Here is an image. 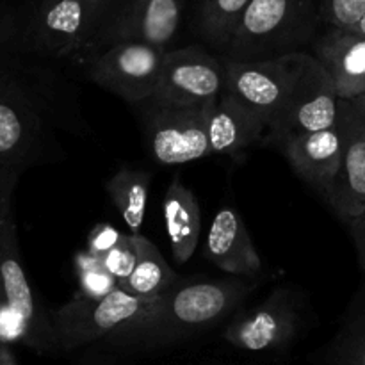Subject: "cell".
<instances>
[{
    "label": "cell",
    "mask_w": 365,
    "mask_h": 365,
    "mask_svg": "<svg viewBox=\"0 0 365 365\" xmlns=\"http://www.w3.org/2000/svg\"><path fill=\"white\" fill-rule=\"evenodd\" d=\"M145 103L148 106L143 114V127L157 163L180 166L212 155L207 134V103L195 107Z\"/></svg>",
    "instance_id": "8fae6325"
},
{
    "label": "cell",
    "mask_w": 365,
    "mask_h": 365,
    "mask_svg": "<svg viewBox=\"0 0 365 365\" xmlns=\"http://www.w3.org/2000/svg\"><path fill=\"white\" fill-rule=\"evenodd\" d=\"M135 248H138V262L130 277L118 287L128 294L141 299H155L166 294L180 282V277L175 273L148 237L134 234Z\"/></svg>",
    "instance_id": "ffe728a7"
},
{
    "label": "cell",
    "mask_w": 365,
    "mask_h": 365,
    "mask_svg": "<svg viewBox=\"0 0 365 365\" xmlns=\"http://www.w3.org/2000/svg\"><path fill=\"white\" fill-rule=\"evenodd\" d=\"M319 13L328 27L353 31L365 13V0H319Z\"/></svg>",
    "instance_id": "d4e9b609"
},
{
    "label": "cell",
    "mask_w": 365,
    "mask_h": 365,
    "mask_svg": "<svg viewBox=\"0 0 365 365\" xmlns=\"http://www.w3.org/2000/svg\"><path fill=\"white\" fill-rule=\"evenodd\" d=\"M9 45L0 46V166L24 171L61 155L53 138L59 103L56 88L39 84Z\"/></svg>",
    "instance_id": "7a4b0ae2"
},
{
    "label": "cell",
    "mask_w": 365,
    "mask_h": 365,
    "mask_svg": "<svg viewBox=\"0 0 365 365\" xmlns=\"http://www.w3.org/2000/svg\"><path fill=\"white\" fill-rule=\"evenodd\" d=\"M184 7V0H114L91 48L145 43L166 50L180 29Z\"/></svg>",
    "instance_id": "7c38bea8"
},
{
    "label": "cell",
    "mask_w": 365,
    "mask_h": 365,
    "mask_svg": "<svg viewBox=\"0 0 365 365\" xmlns=\"http://www.w3.org/2000/svg\"><path fill=\"white\" fill-rule=\"evenodd\" d=\"M341 98L330 75L309 52L302 81L280 123L269 132L266 141L274 143L287 134H307L337 125Z\"/></svg>",
    "instance_id": "4fadbf2b"
},
{
    "label": "cell",
    "mask_w": 365,
    "mask_h": 365,
    "mask_svg": "<svg viewBox=\"0 0 365 365\" xmlns=\"http://www.w3.org/2000/svg\"><path fill=\"white\" fill-rule=\"evenodd\" d=\"M227 88L225 63L202 46L168 50L152 98L157 106L195 107L220 98Z\"/></svg>",
    "instance_id": "9c48e42d"
},
{
    "label": "cell",
    "mask_w": 365,
    "mask_h": 365,
    "mask_svg": "<svg viewBox=\"0 0 365 365\" xmlns=\"http://www.w3.org/2000/svg\"><path fill=\"white\" fill-rule=\"evenodd\" d=\"M81 2L84 4V6L88 7L91 13H95L96 16L102 20V25H103V21H106L107 14H109L110 7H113L114 0H81Z\"/></svg>",
    "instance_id": "f546056e"
},
{
    "label": "cell",
    "mask_w": 365,
    "mask_h": 365,
    "mask_svg": "<svg viewBox=\"0 0 365 365\" xmlns=\"http://www.w3.org/2000/svg\"><path fill=\"white\" fill-rule=\"evenodd\" d=\"M168 50L145 43H116L86 59L89 81L128 103H145L159 82Z\"/></svg>",
    "instance_id": "ba28073f"
},
{
    "label": "cell",
    "mask_w": 365,
    "mask_h": 365,
    "mask_svg": "<svg viewBox=\"0 0 365 365\" xmlns=\"http://www.w3.org/2000/svg\"><path fill=\"white\" fill-rule=\"evenodd\" d=\"M348 102H349V106H351V109L355 110L356 116H359V120L365 125V93L364 95L356 96V98L348 100Z\"/></svg>",
    "instance_id": "1f68e13d"
},
{
    "label": "cell",
    "mask_w": 365,
    "mask_h": 365,
    "mask_svg": "<svg viewBox=\"0 0 365 365\" xmlns=\"http://www.w3.org/2000/svg\"><path fill=\"white\" fill-rule=\"evenodd\" d=\"M274 143L280 146L294 173L317 195L328 200L344 153V134L339 120L331 128L307 134H287Z\"/></svg>",
    "instance_id": "5bb4252c"
},
{
    "label": "cell",
    "mask_w": 365,
    "mask_h": 365,
    "mask_svg": "<svg viewBox=\"0 0 365 365\" xmlns=\"http://www.w3.org/2000/svg\"><path fill=\"white\" fill-rule=\"evenodd\" d=\"M118 230H114L110 225H96L88 237V252L96 259H102L114 245L121 239Z\"/></svg>",
    "instance_id": "83f0119b"
},
{
    "label": "cell",
    "mask_w": 365,
    "mask_h": 365,
    "mask_svg": "<svg viewBox=\"0 0 365 365\" xmlns=\"http://www.w3.org/2000/svg\"><path fill=\"white\" fill-rule=\"evenodd\" d=\"M353 31L360 32V34H364V36H365V13H364L362 20H360V21H359V25H356V27H355V29H353Z\"/></svg>",
    "instance_id": "836d02e7"
},
{
    "label": "cell",
    "mask_w": 365,
    "mask_h": 365,
    "mask_svg": "<svg viewBox=\"0 0 365 365\" xmlns=\"http://www.w3.org/2000/svg\"><path fill=\"white\" fill-rule=\"evenodd\" d=\"M205 259L230 277L259 278L264 266L250 237L241 214L232 207H221L209 228Z\"/></svg>",
    "instance_id": "2e32d148"
},
{
    "label": "cell",
    "mask_w": 365,
    "mask_h": 365,
    "mask_svg": "<svg viewBox=\"0 0 365 365\" xmlns=\"http://www.w3.org/2000/svg\"><path fill=\"white\" fill-rule=\"evenodd\" d=\"M323 24L319 0H252L223 50L237 63L305 52Z\"/></svg>",
    "instance_id": "3957f363"
},
{
    "label": "cell",
    "mask_w": 365,
    "mask_h": 365,
    "mask_svg": "<svg viewBox=\"0 0 365 365\" xmlns=\"http://www.w3.org/2000/svg\"><path fill=\"white\" fill-rule=\"evenodd\" d=\"M0 365H18L9 346L0 344Z\"/></svg>",
    "instance_id": "d6a6232c"
},
{
    "label": "cell",
    "mask_w": 365,
    "mask_h": 365,
    "mask_svg": "<svg viewBox=\"0 0 365 365\" xmlns=\"http://www.w3.org/2000/svg\"><path fill=\"white\" fill-rule=\"evenodd\" d=\"M250 2L252 0H200L195 16L200 38L223 52Z\"/></svg>",
    "instance_id": "603a6c76"
},
{
    "label": "cell",
    "mask_w": 365,
    "mask_h": 365,
    "mask_svg": "<svg viewBox=\"0 0 365 365\" xmlns=\"http://www.w3.org/2000/svg\"><path fill=\"white\" fill-rule=\"evenodd\" d=\"M307 57L309 52L253 63L225 59L227 89L255 110L267 125V130L273 132L302 81Z\"/></svg>",
    "instance_id": "277c9868"
},
{
    "label": "cell",
    "mask_w": 365,
    "mask_h": 365,
    "mask_svg": "<svg viewBox=\"0 0 365 365\" xmlns=\"http://www.w3.org/2000/svg\"><path fill=\"white\" fill-rule=\"evenodd\" d=\"M0 285L4 303L20 324L21 344L38 353L61 351L52 314L46 312L25 273L14 220L0 230Z\"/></svg>",
    "instance_id": "52a82bcc"
},
{
    "label": "cell",
    "mask_w": 365,
    "mask_h": 365,
    "mask_svg": "<svg viewBox=\"0 0 365 365\" xmlns=\"http://www.w3.org/2000/svg\"><path fill=\"white\" fill-rule=\"evenodd\" d=\"M4 302V294H2V285H0V303Z\"/></svg>",
    "instance_id": "e575fe53"
},
{
    "label": "cell",
    "mask_w": 365,
    "mask_h": 365,
    "mask_svg": "<svg viewBox=\"0 0 365 365\" xmlns=\"http://www.w3.org/2000/svg\"><path fill=\"white\" fill-rule=\"evenodd\" d=\"M157 299V298H155ZM153 299H141L116 289L106 298H73L52 314L61 351H75L82 346L107 339L121 327L141 316Z\"/></svg>",
    "instance_id": "8992f818"
},
{
    "label": "cell",
    "mask_w": 365,
    "mask_h": 365,
    "mask_svg": "<svg viewBox=\"0 0 365 365\" xmlns=\"http://www.w3.org/2000/svg\"><path fill=\"white\" fill-rule=\"evenodd\" d=\"M20 175V170L0 166V230H2L9 221L14 220L13 192L14 187H16Z\"/></svg>",
    "instance_id": "4316f807"
},
{
    "label": "cell",
    "mask_w": 365,
    "mask_h": 365,
    "mask_svg": "<svg viewBox=\"0 0 365 365\" xmlns=\"http://www.w3.org/2000/svg\"><path fill=\"white\" fill-rule=\"evenodd\" d=\"M16 34H18V29L13 20H9V18L0 20V46L13 43L14 38H16Z\"/></svg>",
    "instance_id": "4dcf8cb0"
},
{
    "label": "cell",
    "mask_w": 365,
    "mask_h": 365,
    "mask_svg": "<svg viewBox=\"0 0 365 365\" xmlns=\"http://www.w3.org/2000/svg\"><path fill=\"white\" fill-rule=\"evenodd\" d=\"M163 214L171 255L177 264H185L198 248L202 216L196 196L178 178L171 182L164 195Z\"/></svg>",
    "instance_id": "d6986e66"
},
{
    "label": "cell",
    "mask_w": 365,
    "mask_h": 365,
    "mask_svg": "<svg viewBox=\"0 0 365 365\" xmlns=\"http://www.w3.org/2000/svg\"><path fill=\"white\" fill-rule=\"evenodd\" d=\"M339 123L344 134V153L327 203L349 223L365 210V125L348 100H341Z\"/></svg>",
    "instance_id": "9a60e30c"
},
{
    "label": "cell",
    "mask_w": 365,
    "mask_h": 365,
    "mask_svg": "<svg viewBox=\"0 0 365 365\" xmlns=\"http://www.w3.org/2000/svg\"><path fill=\"white\" fill-rule=\"evenodd\" d=\"M266 130L262 118L227 88L220 98L207 103V134L214 155H235L255 146Z\"/></svg>",
    "instance_id": "ac0fdd59"
},
{
    "label": "cell",
    "mask_w": 365,
    "mask_h": 365,
    "mask_svg": "<svg viewBox=\"0 0 365 365\" xmlns=\"http://www.w3.org/2000/svg\"><path fill=\"white\" fill-rule=\"evenodd\" d=\"M314 365H365V291L355 296L334 337L312 355Z\"/></svg>",
    "instance_id": "44dd1931"
},
{
    "label": "cell",
    "mask_w": 365,
    "mask_h": 365,
    "mask_svg": "<svg viewBox=\"0 0 365 365\" xmlns=\"http://www.w3.org/2000/svg\"><path fill=\"white\" fill-rule=\"evenodd\" d=\"M260 285L259 278L184 280L150 303L148 309L106 339L132 351H152L196 337L230 316Z\"/></svg>",
    "instance_id": "6da1fadb"
},
{
    "label": "cell",
    "mask_w": 365,
    "mask_h": 365,
    "mask_svg": "<svg viewBox=\"0 0 365 365\" xmlns=\"http://www.w3.org/2000/svg\"><path fill=\"white\" fill-rule=\"evenodd\" d=\"M75 269L78 278L77 294L86 298H106L107 294L120 289L113 274L103 267L102 260L93 257L88 250L75 257Z\"/></svg>",
    "instance_id": "cb8c5ba5"
},
{
    "label": "cell",
    "mask_w": 365,
    "mask_h": 365,
    "mask_svg": "<svg viewBox=\"0 0 365 365\" xmlns=\"http://www.w3.org/2000/svg\"><path fill=\"white\" fill-rule=\"evenodd\" d=\"M302 328V298L291 287L273 289L255 309L239 314L227 324L223 339L228 346L246 353L284 349Z\"/></svg>",
    "instance_id": "30bf717a"
},
{
    "label": "cell",
    "mask_w": 365,
    "mask_h": 365,
    "mask_svg": "<svg viewBox=\"0 0 365 365\" xmlns=\"http://www.w3.org/2000/svg\"><path fill=\"white\" fill-rule=\"evenodd\" d=\"M150 182H152V173L148 171L121 168L106 184L107 195L113 200L114 207L132 234H139L145 223Z\"/></svg>",
    "instance_id": "7402d4cb"
},
{
    "label": "cell",
    "mask_w": 365,
    "mask_h": 365,
    "mask_svg": "<svg viewBox=\"0 0 365 365\" xmlns=\"http://www.w3.org/2000/svg\"><path fill=\"white\" fill-rule=\"evenodd\" d=\"M102 264L107 271L114 277L118 285L123 284L134 271L138 262V248L134 242V234L121 235L120 241L102 257Z\"/></svg>",
    "instance_id": "484cf974"
},
{
    "label": "cell",
    "mask_w": 365,
    "mask_h": 365,
    "mask_svg": "<svg viewBox=\"0 0 365 365\" xmlns=\"http://www.w3.org/2000/svg\"><path fill=\"white\" fill-rule=\"evenodd\" d=\"M100 27L81 0H41L13 43L27 56L63 59L91 48Z\"/></svg>",
    "instance_id": "5b68a950"
},
{
    "label": "cell",
    "mask_w": 365,
    "mask_h": 365,
    "mask_svg": "<svg viewBox=\"0 0 365 365\" xmlns=\"http://www.w3.org/2000/svg\"><path fill=\"white\" fill-rule=\"evenodd\" d=\"M348 225H349V230H351V235H353V242H355L360 269H362V273L365 277V210L360 214L359 217H355L353 221H349Z\"/></svg>",
    "instance_id": "f1b7e54d"
},
{
    "label": "cell",
    "mask_w": 365,
    "mask_h": 365,
    "mask_svg": "<svg viewBox=\"0 0 365 365\" xmlns=\"http://www.w3.org/2000/svg\"><path fill=\"white\" fill-rule=\"evenodd\" d=\"M312 56L319 61L334 82L341 100H353L365 93V36L348 29L328 27L312 45Z\"/></svg>",
    "instance_id": "e0dca14e"
}]
</instances>
